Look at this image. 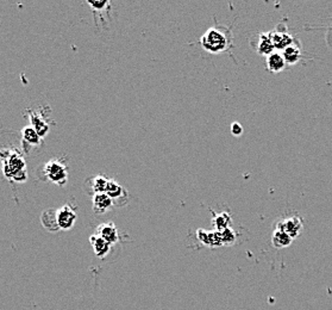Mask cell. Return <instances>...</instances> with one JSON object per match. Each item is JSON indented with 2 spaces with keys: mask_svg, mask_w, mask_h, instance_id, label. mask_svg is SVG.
<instances>
[{
  "mask_svg": "<svg viewBox=\"0 0 332 310\" xmlns=\"http://www.w3.org/2000/svg\"><path fill=\"white\" fill-rule=\"evenodd\" d=\"M105 193L110 197L113 202V205L117 206H123L129 202V193L123 186H120L116 180L110 179L108 180L107 188Z\"/></svg>",
  "mask_w": 332,
  "mask_h": 310,
  "instance_id": "obj_6",
  "label": "cell"
},
{
  "mask_svg": "<svg viewBox=\"0 0 332 310\" xmlns=\"http://www.w3.org/2000/svg\"><path fill=\"white\" fill-rule=\"evenodd\" d=\"M41 223L47 231L49 232H57L60 231L57 222V209H47L43 211L41 216Z\"/></svg>",
  "mask_w": 332,
  "mask_h": 310,
  "instance_id": "obj_13",
  "label": "cell"
},
{
  "mask_svg": "<svg viewBox=\"0 0 332 310\" xmlns=\"http://www.w3.org/2000/svg\"><path fill=\"white\" fill-rule=\"evenodd\" d=\"M282 55L284 57V61H286V64L294 65V64H297L299 60H300L301 49L299 48V47L295 45V42H294L293 45L288 46L286 49L282 50Z\"/></svg>",
  "mask_w": 332,
  "mask_h": 310,
  "instance_id": "obj_18",
  "label": "cell"
},
{
  "mask_svg": "<svg viewBox=\"0 0 332 310\" xmlns=\"http://www.w3.org/2000/svg\"><path fill=\"white\" fill-rule=\"evenodd\" d=\"M4 161V173L7 178L16 181L27 180V170H25V161L19 152L12 151L2 159Z\"/></svg>",
  "mask_w": 332,
  "mask_h": 310,
  "instance_id": "obj_1",
  "label": "cell"
},
{
  "mask_svg": "<svg viewBox=\"0 0 332 310\" xmlns=\"http://www.w3.org/2000/svg\"><path fill=\"white\" fill-rule=\"evenodd\" d=\"M49 110H47L46 112H43V107L39 109V110H31L30 111V122H31V127L37 131V134L41 136L42 138L48 134V131L50 129L49 126V121L47 119V114H48Z\"/></svg>",
  "mask_w": 332,
  "mask_h": 310,
  "instance_id": "obj_7",
  "label": "cell"
},
{
  "mask_svg": "<svg viewBox=\"0 0 332 310\" xmlns=\"http://www.w3.org/2000/svg\"><path fill=\"white\" fill-rule=\"evenodd\" d=\"M292 241H293V239H292L290 235L286 234L283 231H281V229L275 228L272 236L273 246L277 248V250H281V248H286L290 246Z\"/></svg>",
  "mask_w": 332,
  "mask_h": 310,
  "instance_id": "obj_16",
  "label": "cell"
},
{
  "mask_svg": "<svg viewBox=\"0 0 332 310\" xmlns=\"http://www.w3.org/2000/svg\"><path fill=\"white\" fill-rule=\"evenodd\" d=\"M271 37L275 49L284 50L288 46L293 45L294 43V38L292 37L290 34H286V32H279V31L271 32Z\"/></svg>",
  "mask_w": 332,
  "mask_h": 310,
  "instance_id": "obj_14",
  "label": "cell"
},
{
  "mask_svg": "<svg viewBox=\"0 0 332 310\" xmlns=\"http://www.w3.org/2000/svg\"><path fill=\"white\" fill-rule=\"evenodd\" d=\"M21 138H23L24 152L27 154H30V151L34 148H39L43 143L42 137L31 126L24 128L23 131H21Z\"/></svg>",
  "mask_w": 332,
  "mask_h": 310,
  "instance_id": "obj_8",
  "label": "cell"
},
{
  "mask_svg": "<svg viewBox=\"0 0 332 310\" xmlns=\"http://www.w3.org/2000/svg\"><path fill=\"white\" fill-rule=\"evenodd\" d=\"M229 223H230V215L229 214H225V213H222L220 215H216L214 216V220H213V224L214 227L218 229V232H222L224 231V229L229 228Z\"/></svg>",
  "mask_w": 332,
  "mask_h": 310,
  "instance_id": "obj_19",
  "label": "cell"
},
{
  "mask_svg": "<svg viewBox=\"0 0 332 310\" xmlns=\"http://www.w3.org/2000/svg\"><path fill=\"white\" fill-rule=\"evenodd\" d=\"M274 45L272 42L271 32L269 34H261L260 38H258V53L262 55H271L274 53Z\"/></svg>",
  "mask_w": 332,
  "mask_h": 310,
  "instance_id": "obj_17",
  "label": "cell"
},
{
  "mask_svg": "<svg viewBox=\"0 0 332 310\" xmlns=\"http://www.w3.org/2000/svg\"><path fill=\"white\" fill-rule=\"evenodd\" d=\"M113 206L112 199L106 193H97L93 196V211L98 215H103L111 210Z\"/></svg>",
  "mask_w": 332,
  "mask_h": 310,
  "instance_id": "obj_11",
  "label": "cell"
},
{
  "mask_svg": "<svg viewBox=\"0 0 332 310\" xmlns=\"http://www.w3.org/2000/svg\"><path fill=\"white\" fill-rule=\"evenodd\" d=\"M200 42H202L203 48L205 49L206 52L212 54L224 52L229 46L228 38H226L224 32H222L216 28H210L209 30L202 36Z\"/></svg>",
  "mask_w": 332,
  "mask_h": 310,
  "instance_id": "obj_3",
  "label": "cell"
},
{
  "mask_svg": "<svg viewBox=\"0 0 332 310\" xmlns=\"http://www.w3.org/2000/svg\"><path fill=\"white\" fill-rule=\"evenodd\" d=\"M88 5L92 7L94 12H96V11L105 10V7H110V3L108 2H88Z\"/></svg>",
  "mask_w": 332,
  "mask_h": 310,
  "instance_id": "obj_20",
  "label": "cell"
},
{
  "mask_svg": "<svg viewBox=\"0 0 332 310\" xmlns=\"http://www.w3.org/2000/svg\"><path fill=\"white\" fill-rule=\"evenodd\" d=\"M38 170H42V173L39 174V179L48 180L57 185H64L68 179V166L60 159L52 160L47 162L45 166L39 167Z\"/></svg>",
  "mask_w": 332,
  "mask_h": 310,
  "instance_id": "obj_2",
  "label": "cell"
},
{
  "mask_svg": "<svg viewBox=\"0 0 332 310\" xmlns=\"http://www.w3.org/2000/svg\"><path fill=\"white\" fill-rule=\"evenodd\" d=\"M78 214L76 206H73L71 203H67L60 209H57V222L61 231H71L74 227Z\"/></svg>",
  "mask_w": 332,
  "mask_h": 310,
  "instance_id": "obj_4",
  "label": "cell"
},
{
  "mask_svg": "<svg viewBox=\"0 0 332 310\" xmlns=\"http://www.w3.org/2000/svg\"><path fill=\"white\" fill-rule=\"evenodd\" d=\"M97 235H99L101 239H104L105 241L110 243V245H115V243L118 242L119 235H118V229L112 222H105V223H101L99 227L97 228Z\"/></svg>",
  "mask_w": 332,
  "mask_h": 310,
  "instance_id": "obj_9",
  "label": "cell"
},
{
  "mask_svg": "<svg viewBox=\"0 0 332 310\" xmlns=\"http://www.w3.org/2000/svg\"><path fill=\"white\" fill-rule=\"evenodd\" d=\"M231 133L232 135H235V136H240V135L243 134V127L240 126L239 123L235 122L231 126Z\"/></svg>",
  "mask_w": 332,
  "mask_h": 310,
  "instance_id": "obj_21",
  "label": "cell"
},
{
  "mask_svg": "<svg viewBox=\"0 0 332 310\" xmlns=\"http://www.w3.org/2000/svg\"><path fill=\"white\" fill-rule=\"evenodd\" d=\"M90 242H91V245H92L94 253H96L98 258L104 259L108 253H110L112 246L108 242L105 241L104 239H101L99 235H97V234L91 235Z\"/></svg>",
  "mask_w": 332,
  "mask_h": 310,
  "instance_id": "obj_12",
  "label": "cell"
},
{
  "mask_svg": "<svg viewBox=\"0 0 332 310\" xmlns=\"http://www.w3.org/2000/svg\"><path fill=\"white\" fill-rule=\"evenodd\" d=\"M276 228L283 231L286 234L291 236L292 239H297L298 236H300L302 229H304V223H302V218L300 216H290L280 220L276 223Z\"/></svg>",
  "mask_w": 332,
  "mask_h": 310,
  "instance_id": "obj_5",
  "label": "cell"
},
{
  "mask_svg": "<svg viewBox=\"0 0 332 310\" xmlns=\"http://www.w3.org/2000/svg\"><path fill=\"white\" fill-rule=\"evenodd\" d=\"M286 67V61L281 53L274 52L267 56V68L272 73H280Z\"/></svg>",
  "mask_w": 332,
  "mask_h": 310,
  "instance_id": "obj_15",
  "label": "cell"
},
{
  "mask_svg": "<svg viewBox=\"0 0 332 310\" xmlns=\"http://www.w3.org/2000/svg\"><path fill=\"white\" fill-rule=\"evenodd\" d=\"M108 180L106 177L105 176H94L92 178H88V179H86L85 181V185H88V190H87V192L91 193V195H97V193H105L106 191V188H107V184H108Z\"/></svg>",
  "mask_w": 332,
  "mask_h": 310,
  "instance_id": "obj_10",
  "label": "cell"
}]
</instances>
